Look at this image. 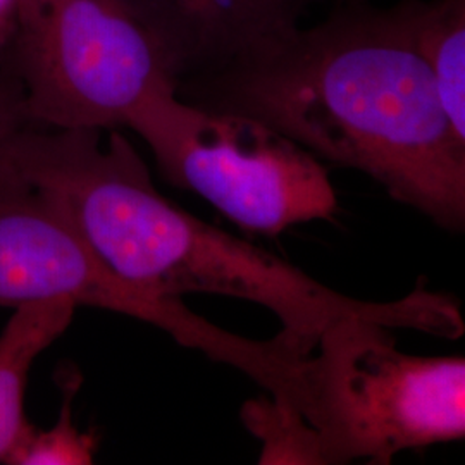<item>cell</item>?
I'll list each match as a JSON object with an SVG mask.
<instances>
[{"instance_id": "cell-1", "label": "cell", "mask_w": 465, "mask_h": 465, "mask_svg": "<svg viewBox=\"0 0 465 465\" xmlns=\"http://www.w3.org/2000/svg\"><path fill=\"white\" fill-rule=\"evenodd\" d=\"M176 97L250 117L361 171L434 224L465 226V138L445 114L399 5H336L311 28L184 76Z\"/></svg>"}, {"instance_id": "cell-2", "label": "cell", "mask_w": 465, "mask_h": 465, "mask_svg": "<svg viewBox=\"0 0 465 465\" xmlns=\"http://www.w3.org/2000/svg\"><path fill=\"white\" fill-rule=\"evenodd\" d=\"M0 161L54 200L123 280L173 299L209 293L253 302L280 319L276 336L299 355L350 316L449 340L464 334L459 302L422 282L399 300L353 299L186 213L155 188L149 166L117 128L23 126L0 145Z\"/></svg>"}, {"instance_id": "cell-3", "label": "cell", "mask_w": 465, "mask_h": 465, "mask_svg": "<svg viewBox=\"0 0 465 465\" xmlns=\"http://www.w3.org/2000/svg\"><path fill=\"white\" fill-rule=\"evenodd\" d=\"M395 331L376 317H343L302 357L282 405L316 434L319 465H388L464 438V357L409 355Z\"/></svg>"}, {"instance_id": "cell-4", "label": "cell", "mask_w": 465, "mask_h": 465, "mask_svg": "<svg viewBox=\"0 0 465 465\" xmlns=\"http://www.w3.org/2000/svg\"><path fill=\"white\" fill-rule=\"evenodd\" d=\"M0 71L44 128H121L150 95L176 90L166 54L126 0H9Z\"/></svg>"}, {"instance_id": "cell-5", "label": "cell", "mask_w": 465, "mask_h": 465, "mask_svg": "<svg viewBox=\"0 0 465 465\" xmlns=\"http://www.w3.org/2000/svg\"><path fill=\"white\" fill-rule=\"evenodd\" d=\"M124 126L147 143L166 182L197 193L245 232L278 236L338 213L316 155L255 119L200 109L166 88Z\"/></svg>"}, {"instance_id": "cell-6", "label": "cell", "mask_w": 465, "mask_h": 465, "mask_svg": "<svg viewBox=\"0 0 465 465\" xmlns=\"http://www.w3.org/2000/svg\"><path fill=\"white\" fill-rule=\"evenodd\" d=\"M67 299L134 317L186 349L238 369L264 391L282 381L286 357L276 338L250 340L117 276L63 209L0 163V305Z\"/></svg>"}, {"instance_id": "cell-7", "label": "cell", "mask_w": 465, "mask_h": 465, "mask_svg": "<svg viewBox=\"0 0 465 465\" xmlns=\"http://www.w3.org/2000/svg\"><path fill=\"white\" fill-rule=\"evenodd\" d=\"M322 0H126L166 54L176 84L300 26Z\"/></svg>"}, {"instance_id": "cell-8", "label": "cell", "mask_w": 465, "mask_h": 465, "mask_svg": "<svg viewBox=\"0 0 465 465\" xmlns=\"http://www.w3.org/2000/svg\"><path fill=\"white\" fill-rule=\"evenodd\" d=\"M74 311L76 303L67 299L25 303L0 332V462L30 426L23 399L35 359L66 331Z\"/></svg>"}, {"instance_id": "cell-9", "label": "cell", "mask_w": 465, "mask_h": 465, "mask_svg": "<svg viewBox=\"0 0 465 465\" xmlns=\"http://www.w3.org/2000/svg\"><path fill=\"white\" fill-rule=\"evenodd\" d=\"M397 5L431 71L445 114L465 138V0H400Z\"/></svg>"}, {"instance_id": "cell-10", "label": "cell", "mask_w": 465, "mask_h": 465, "mask_svg": "<svg viewBox=\"0 0 465 465\" xmlns=\"http://www.w3.org/2000/svg\"><path fill=\"white\" fill-rule=\"evenodd\" d=\"M242 420L262 443L261 464L319 465L316 434L299 412L264 397L247 401Z\"/></svg>"}, {"instance_id": "cell-11", "label": "cell", "mask_w": 465, "mask_h": 465, "mask_svg": "<svg viewBox=\"0 0 465 465\" xmlns=\"http://www.w3.org/2000/svg\"><path fill=\"white\" fill-rule=\"evenodd\" d=\"M78 382L67 378L66 399L59 422L49 430H35L30 424L16 447L5 457L11 465H84L92 464L97 450L94 432L80 431L73 424V397Z\"/></svg>"}, {"instance_id": "cell-12", "label": "cell", "mask_w": 465, "mask_h": 465, "mask_svg": "<svg viewBox=\"0 0 465 465\" xmlns=\"http://www.w3.org/2000/svg\"><path fill=\"white\" fill-rule=\"evenodd\" d=\"M30 124L16 84L0 71V143L17 128Z\"/></svg>"}, {"instance_id": "cell-13", "label": "cell", "mask_w": 465, "mask_h": 465, "mask_svg": "<svg viewBox=\"0 0 465 465\" xmlns=\"http://www.w3.org/2000/svg\"><path fill=\"white\" fill-rule=\"evenodd\" d=\"M367 0H336V5H355V4H364Z\"/></svg>"}, {"instance_id": "cell-14", "label": "cell", "mask_w": 465, "mask_h": 465, "mask_svg": "<svg viewBox=\"0 0 465 465\" xmlns=\"http://www.w3.org/2000/svg\"><path fill=\"white\" fill-rule=\"evenodd\" d=\"M7 5H9V0H0V21H2V17H4L5 11H7Z\"/></svg>"}]
</instances>
